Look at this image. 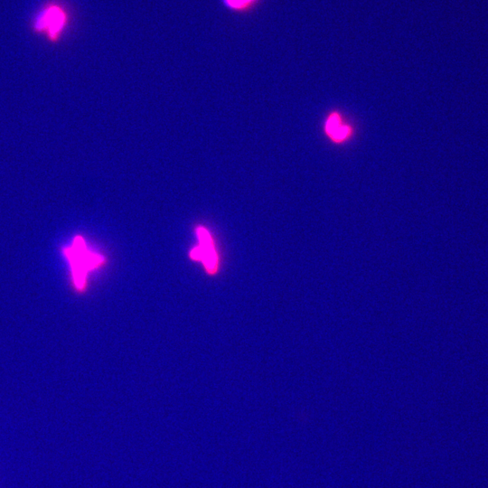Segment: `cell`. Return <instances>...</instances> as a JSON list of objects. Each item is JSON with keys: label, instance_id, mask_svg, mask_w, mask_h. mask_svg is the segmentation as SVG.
Listing matches in <instances>:
<instances>
[{"label": "cell", "instance_id": "2", "mask_svg": "<svg viewBox=\"0 0 488 488\" xmlns=\"http://www.w3.org/2000/svg\"><path fill=\"white\" fill-rule=\"evenodd\" d=\"M70 264L71 278L78 291L86 286L88 274L105 262L103 256L90 250L81 236H76L72 243L63 249Z\"/></svg>", "mask_w": 488, "mask_h": 488}, {"label": "cell", "instance_id": "4", "mask_svg": "<svg viewBox=\"0 0 488 488\" xmlns=\"http://www.w3.org/2000/svg\"><path fill=\"white\" fill-rule=\"evenodd\" d=\"M324 129L330 140L336 144L346 142L352 136V127L343 118L338 112L330 113L324 121Z\"/></svg>", "mask_w": 488, "mask_h": 488}, {"label": "cell", "instance_id": "3", "mask_svg": "<svg viewBox=\"0 0 488 488\" xmlns=\"http://www.w3.org/2000/svg\"><path fill=\"white\" fill-rule=\"evenodd\" d=\"M196 233L199 245L191 250L190 258L201 261L209 274H215L218 271L219 261L211 236L204 227H198Z\"/></svg>", "mask_w": 488, "mask_h": 488}, {"label": "cell", "instance_id": "1", "mask_svg": "<svg viewBox=\"0 0 488 488\" xmlns=\"http://www.w3.org/2000/svg\"><path fill=\"white\" fill-rule=\"evenodd\" d=\"M70 15L64 3L59 0L45 2L33 16L30 25L36 34L57 42L70 25Z\"/></svg>", "mask_w": 488, "mask_h": 488}, {"label": "cell", "instance_id": "5", "mask_svg": "<svg viewBox=\"0 0 488 488\" xmlns=\"http://www.w3.org/2000/svg\"><path fill=\"white\" fill-rule=\"evenodd\" d=\"M255 1L256 0H225L227 5L234 9L246 8Z\"/></svg>", "mask_w": 488, "mask_h": 488}]
</instances>
